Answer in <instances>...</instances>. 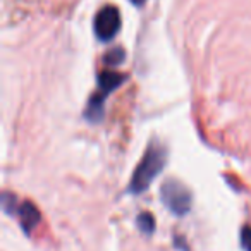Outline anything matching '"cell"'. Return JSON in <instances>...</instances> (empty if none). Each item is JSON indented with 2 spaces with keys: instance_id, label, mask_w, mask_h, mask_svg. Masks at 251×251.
<instances>
[{
  "instance_id": "ba28073f",
  "label": "cell",
  "mask_w": 251,
  "mask_h": 251,
  "mask_svg": "<svg viewBox=\"0 0 251 251\" xmlns=\"http://www.w3.org/2000/svg\"><path fill=\"white\" fill-rule=\"evenodd\" d=\"M122 60H124V52H122L121 49L112 50V52L108 53V55H105V62L112 64V66H117V64H121Z\"/></svg>"
},
{
  "instance_id": "9c48e42d",
  "label": "cell",
  "mask_w": 251,
  "mask_h": 251,
  "mask_svg": "<svg viewBox=\"0 0 251 251\" xmlns=\"http://www.w3.org/2000/svg\"><path fill=\"white\" fill-rule=\"evenodd\" d=\"M131 2H133L134 5H143L145 2H147V0H131Z\"/></svg>"
},
{
  "instance_id": "6da1fadb",
  "label": "cell",
  "mask_w": 251,
  "mask_h": 251,
  "mask_svg": "<svg viewBox=\"0 0 251 251\" xmlns=\"http://www.w3.org/2000/svg\"><path fill=\"white\" fill-rule=\"evenodd\" d=\"M165 162H167V151H165V148L160 143H157V141L148 145L143 158H141L133 177H131L129 193L141 195V193L147 191L151 182H153V179L162 172Z\"/></svg>"
},
{
  "instance_id": "7a4b0ae2",
  "label": "cell",
  "mask_w": 251,
  "mask_h": 251,
  "mask_svg": "<svg viewBox=\"0 0 251 251\" xmlns=\"http://www.w3.org/2000/svg\"><path fill=\"white\" fill-rule=\"evenodd\" d=\"M126 81L124 74L119 73H112V71H105L98 76V86H100V91L98 95L95 93L93 97L90 98L86 105V110H84V117L90 122H98L101 117H103V107H105V98L107 95H110L114 90H117L122 83Z\"/></svg>"
},
{
  "instance_id": "52a82bcc",
  "label": "cell",
  "mask_w": 251,
  "mask_h": 251,
  "mask_svg": "<svg viewBox=\"0 0 251 251\" xmlns=\"http://www.w3.org/2000/svg\"><path fill=\"white\" fill-rule=\"evenodd\" d=\"M241 246L244 251H251V226H244L241 230Z\"/></svg>"
},
{
  "instance_id": "3957f363",
  "label": "cell",
  "mask_w": 251,
  "mask_h": 251,
  "mask_svg": "<svg viewBox=\"0 0 251 251\" xmlns=\"http://www.w3.org/2000/svg\"><path fill=\"white\" fill-rule=\"evenodd\" d=\"M2 208L7 215H16L19 219V224H21L23 230L26 234H29L42 220V215H40L38 208L33 205L31 201H23L19 203L16 200V196L9 195V193H4L2 195Z\"/></svg>"
},
{
  "instance_id": "8992f818",
  "label": "cell",
  "mask_w": 251,
  "mask_h": 251,
  "mask_svg": "<svg viewBox=\"0 0 251 251\" xmlns=\"http://www.w3.org/2000/svg\"><path fill=\"white\" fill-rule=\"evenodd\" d=\"M138 227H140L143 234H151L155 230V219L147 212L140 213V217H138Z\"/></svg>"
},
{
  "instance_id": "277c9868",
  "label": "cell",
  "mask_w": 251,
  "mask_h": 251,
  "mask_svg": "<svg viewBox=\"0 0 251 251\" xmlns=\"http://www.w3.org/2000/svg\"><path fill=\"white\" fill-rule=\"evenodd\" d=\"M164 205L171 210L174 215H186L191 210V193L182 182L176 179H169L160 189Z\"/></svg>"
},
{
  "instance_id": "5b68a950",
  "label": "cell",
  "mask_w": 251,
  "mask_h": 251,
  "mask_svg": "<svg viewBox=\"0 0 251 251\" xmlns=\"http://www.w3.org/2000/svg\"><path fill=\"white\" fill-rule=\"evenodd\" d=\"M121 29V16L115 7H103L95 18V33L101 42L112 40Z\"/></svg>"
}]
</instances>
